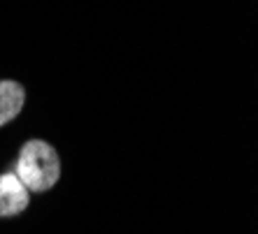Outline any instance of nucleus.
I'll return each mask as SVG.
<instances>
[{"label": "nucleus", "mask_w": 258, "mask_h": 234, "mask_svg": "<svg viewBox=\"0 0 258 234\" xmlns=\"http://www.w3.org/2000/svg\"><path fill=\"white\" fill-rule=\"evenodd\" d=\"M24 104V90L12 81H0V126L10 121Z\"/></svg>", "instance_id": "obj_3"}, {"label": "nucleus", "mask_w": 258, "mask_h": 234, "mask_svg": "<svg viewBox=\"0 0 258 234\" xmlns=\"http://www.w3.org/2000/svg\"><path fill=\"white\" fill-rule=\"evenodd\" d=\"M17 179L26 188L33 190H49L58 181V158L47 144L30 142L19 158Z\"/></svg>", "instance_id": "obj_1"}, {"label": "nucleus", "mask_w": 258, "mask_h": 234, "mask_svg": "<svg viewBox=\"0 0 258 234\" xmlns=\"http://www.w3.org/2000/svg\"><path fill=\"white\" fill-rule=\"evenodd\" d=\"M28 204L26 186L17 176H0V216H14Z\"/></svg>", "instance_id": "obj_2"}]
</instances>
